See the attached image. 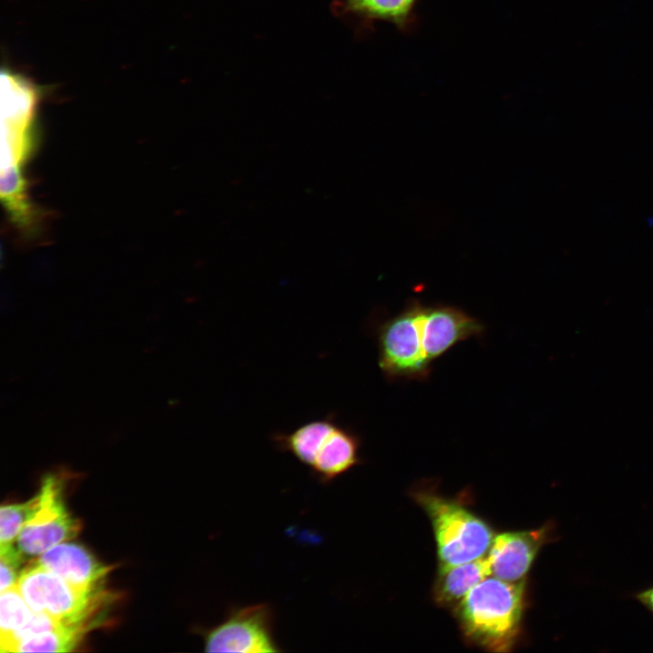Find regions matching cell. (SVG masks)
Segmentation results:
<instances>
[{
  "mask_svg": "<svg viewBox=\"0 0 653 653\" xmlns=\"http://www.w3.org/2000/svg\"><path fill=\"white\" fill-rule=\"evenodd\" d=\"M483 325L459 307L410 300L375 330L378 366L390 381H423L432 364L456 344L482 335Z\"/></svg>",
  "mask_w": 653,
  "mask_h": 653,
  "instance_id": "obj_1",
  "label": "cell"
},
{
  "mask_svg": "<svg viewBox=\"0 0 653 653\" xmlns=\"http://www.w3.org/2000/svg\"><path fill=\"white\" fill-rule=\"evenodd\" d=\"M525 609V581L488 576L455 608L466 638L493 652H508L521 633Z\"/></svg>",
  "mask_w": 653,
  "mask_h": 653,
  "instance_id": "obj_2",
  "label": "cell"
},
{
  "mask_svg": "<svg viewBox=\"0 0 653 653\" xmlns=\"http://www.w3.org/2000/svg\"><path fill=\"white\" fill-rule=\"evenodd\" d=\"M414 496L431 521L440 565L485 557L495 535L483 519L457 501L436 493L420 491Z\"/></svg>",
  "mask_w": 653,
  "mask_h": 653,
  "instance_id": "obj_3",
  "label": "cell"
},
{
  "mask_svg": "<svg viewBox=\"0 0 653 653\" xmlns=\"http://www.w3.org/2000/svg\"><path fill=\"white\" fill-rule=\"evenodd\" d=\"M15 587L34 612L65 624L88 621L105 596L99 589L74 586L35 562L21 571Z\"/></svg>",
  "mask_w": 653,
  "mask_h": 653,
  "instance_id": "obj_4",
  "label": "cell"
},
{
  "mask_svg": "<svg viewBox=\"0 0 653 653\" xmlns=\"http://www.w3.org/2000/svg\"><path fill=\"white\" fill-rule=\"evenodd\" d=\"M274 625L275 612L268 603L232 607L222 622L205 633V651L280 652Z\"/></svg>",
  "mask_w": 653,
  "mask_h": 653,
  "instance_id": "obj_5",
  "label": "cell"
},
{
  "mask_svg": "<svg viewBox=\"0 0 653 653\" xmlns=\"http://www.w3.org/2000/svg\"><path fill=\"white\" fill-rule=\"evenodd\" d=\"M39 508L16 538L17 549L24 555H40L48 549L72 540L80 523L65 508L62 498V479L58 474L44 475Z\"/></svg>",
  "mask_w": 653,
  "mask_h": 653,
  "instance_id": "obj_6",
  "label": "cell"
},
{
  "mask_svg": "<svg viewBox=\"0 0 653 653\" xmlns=\"http://www.w3.org/2000/svg\"><path fill=\"white\" fill-rule=\"evenodd\" d=\"M551 522L530 531H505L494 536L486 555L490 576L518 582L524 580L539 551L552 541Z\"/></svg>",
  "mask_w": 653,
  "mask_h": 653,
  "instance_id": "obj_7",
  "label": "cell"
},
{
  "mask_svg": "<svg viewBox=\"0 0 653 653\" xmlns=\"http://www.w3.org/2000/svg\"><path fill=\"white\" fill-rule=\"evenodd\" d=\"M35 563L74 586L89 590L99 589L112 570L96 560L83 546L66 541L40 554Z\"/></svg>",
  "mask_w": 653,
  "mask_h": 653,
  "instance_id": "obj_8",
  "label": "cell"
},
{
  "mask_svg": "<svg viewBox=\"0 0 653 653\" xmlns=\"http://www.w3.org/2000/svg\"><path fill=\"white\" fill-rule=\"evenodd\" d=\"M361 443V437L353 428L337 422L320 444L309 468L313 477L328 484L362 463Z\"/></svg>",
  "mask_w": 653,
  "mask_h": 653,
  "instance_id": "obj_9",
  "label": "cell"
},
{
  "mask_svg": "<svg viewBox=\"0 0 653 653\" xmlns=\"http://www.w3.org/2000/svg\"><path fill=\"white\" fill-rule=\"evenodd\" d=\"M490 576L485 557L457 565H440L434 598L442 607L456 608L468 592Z\"/></svg>",
  "mask_w": 653,
  "mask_h": 653,
  "instance_id": "obj_10",
  "label": "cell"
},
{
  "mask_svg": "<svg viewBox=\"0 0 653 653\" xmlns=\"http://www.w3.org/2000/svg\"><path fill=\"white\" fill-rule=\"evenodd\" d=\"M337 422L336 414L329 413L290 432H275L271 434V441L278 451L290 453L310 468L320 444Z\"/></svg>",
  "mask_w": 653,
  "mask_h": 653,
  "instance_id": "obj_11",
  "label": "cell"
},
{
  "mask_svg": "<svg viewBox=\"0 0 653 653\" xmlns=\"http://www.w3.org/2000/svg\"><path fill=\"white\" fill-rule=\"evenodd\" d=\"M417 0H338L335 10L339 15H353L363 22L385 21L399 28L411 23Z\"/></svg>",
  "mask_w": 653,
  "mask_h": 653,
  "instance_id": "obj_12",
  "label": "cell"
},
{
  "mask_svg": "<svg viewBox=\"0 0 653 653\" xmlns=\"http://www.w3.org/2000/svg\"><path fill=\"white\" fill-rule=\"evenodd\" d=\"M94 624L89 621L63 624L54 629L24 637L12 644L6 652L71 651Z\"/></svg>",
  "mask_w": 653,
  "mask_h": 653,
  "instance_id": "obj_13",
  "label": "cell"
},
{
  "mask_svg": "<svg viewBox=\"0 0 653 653\" xmlns=\"http://www.w3.org/2000/svg\"><path fill=\"white\" fill-rule=\"evenodd\" d=\"M34 615V611L29 607L15 586L1 592L0 643L5 642L24 629Z\"/></svg>",
  "mask_w": 653,
  "mask_h": 653,
  "instance_id": "obj_14",
  "label": "cell"
},
{
  "mask_svg": "<svg viewBox=\"0 0 653 653\" xmlns=\"http://www.w3.org/2000/svg\"><path fill=\"white\" fill-rule=\"evenodd\" d=\"M40 493L23 503L4 505L0 509V546L14 544L25 523L40 505Z\"/></svg>",
  "mask_w": 653,
  "mask_h": 653,
  "instance_id": "obj_15",
  "label": "cell"
},
{
  "mask_svg": "<svg viewBox=\"0 0 653 653\" xmlns=\"http://www.w3.org/2000/svg\"><path fill=\"white\" fill-rule=\"evenodd\" d=\"M0 547V590L3 592L16 585L23 554L14 544Z\"/></svg>",
  "mask_w": 653,
  "mask_h": 653,
  "instance_id": "obj_16",
  "label": "cell"
},
{
  "mask_svg": "<svg viewBox=\"0 0 653 653\" xmlns=\"http://www.w3.org/2000/svg\"><path fill=\"white\" fill-rule=\"evenodd\" d=\"M635 597L653 614V586L638 592Z\"/></svg>",
  "mask_w": 653,
  "mask_h": 653,
  "instance_id": "obj_17",
  "label": "cell"
}]
</instances>
